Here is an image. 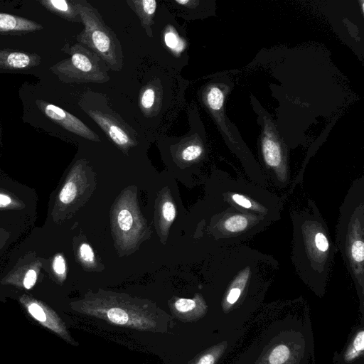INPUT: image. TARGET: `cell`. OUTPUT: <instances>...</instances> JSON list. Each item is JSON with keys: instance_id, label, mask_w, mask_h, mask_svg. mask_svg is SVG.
Returning <instances> with one entry per match:
<instances>
[{"instance_id": "obj_1", "label": "cell", "mask_w": 364, "mask_h": 364, "mask_svg": "<svg viewBox=\"0 0 364 364\" xmlns=\"http://www.w3.org/2000/svg\"><path fill=\"white\" fill-rule=\"evenodd\" d=\"M78 310L112 325L154 333L168 332L173 319L151 301L103 290L87 295Z\"/></svg>"}, {"instance_id": "obj_2", "label": "cell", "mask_w": 364, "mask_h": 364, "mask_svg": "<svg viewBox=\"0 0 364 364\" xmlns=\"http://www.w3.org/2000/svg\"><path fill=\"white\" fill-rule=\"evenodd\" d=\"M79 12L85 23V30L80 40L100 55L109 65L117 64L116 44L109 32L93 11L85 6H79Z\"/></svg>"}, {"instance_id": "obj_3", "label": "cell", "mask_w": 364, "mask_h": 364, "mask_svg": "<svg viewBox=\"0 0 364 364\" xmlns=\"http://www.w3.org/2000/svg\"><path fill=\"white\" fill-rule=\"evenodd\" d=\"M262 111L260 115L262 119L261 149L263 159L268 166L281 168L285 164L284 144L268 113Z\"/></svg>"}, {"instance_id": "obj_4", "label": "cell", "mask_w": 364, "mask_h": 364, "mask_svg": "<svg viewBox=\"0 0 364 364\" xmlns=\"http://www.w3.org/2000/svg\"><path fill=\"white\" fill-rule=\"evenodd\" d=\"M41 107L47 117L67 130L90 140H100L97 135L79 119L62 108L46 103H41Z\"/></svg>"}, {"instance_id": "obj_5", "label": "cell", "mask_w": 364, "mask_h": 364, "mask_svg": "<svg viewBox=\"0 0 364 364\" xmlns=\"http://www.w3.org/2000/svg\"><path fill=\"white\" fill-rule=\"evenodd\" d=\"M61 67L71 68L77 79L88 81L103 82L105 80V74L94 62V58L88 55L85 50H76L73 53L71 58L65 61Z\"/></svg>"}, {"instance_id": "obj_6", "label": "cell", "mask_w": 364, "mask_h": 364, "mask_svg": "<svg viewBox=\"0 0 364 364\" xmlns=\"http://www.w3.org/2000/svg\"><path fill=\"white\" fill-rule=\"evenodd\" d=\"M169 308L173 316L182 322L193 321L200 318L205 306L199 296L193 299L175 298L169 301Z\"/></svg>"}, {"instance_id": "obj_7", "label": "cell", "mask_w": 364, "mask_h": 364, "mask_svg": "<svg viewBox=\"0 0 364 364\" xmlns=\"http://www.w3.org/2000/svg\"><path fill=\"white\" fill-rule=\"evenodd\" d=\"M90 115L119 146L128 147L132 144L127 133L109 118L95 111L90 112Z\"/></svg>"}, {"instance_id": "obj_8", "label": "cell", "mask_w": 364, "mask_h": 364, "mask_svg": "<svg viewBox=\"0 0 364 364\" xmlns=\"http://www.w3.org/2000/svg\"><path fill=\"white\" fill-rule=\"evenodd\" d=\"M42 26L24 18L0 13V32H24L39 30Z\"/></svg>"}, {"instance_id": "obj_9", "label": "cell", "mask_w": 364, "mask_h": 364, "mask_svg": "<svg viewBox=\"0 0 364 364\" xmlns=\"http://www.w3.org/2000/svg\"><path fill=\"white\" fill-rule=\"evenodd\" d=\"M134 213V209L130 208L122 207L118 210L116 215L117 229L122 236L134 234V230L139 227V219Z\"/></svg>"}, {"instance_id": "obj_10", "label": "cell", "mask_w": 364, "mask_h": 364, "mask_svg": "<svg viewBox=\"0 0 364 364\" xmlns=\"http://www.w3.org/2000/svg\"><path fill=\"white\" fill-rule=\"evenodd\" d=\"M32 63V58L21 52H0V67L9 69H22Z\"/></svg>"}, {"instance_id": "obj_11", "label": "cell", "mask_w": 364, "mask_h": 364, "mask_svg": "<svg viewBox=\"0 0 364 364\" xmlns=\"http://www.w3.org/2000/svg\"><path fill=\"white\" fill-rule=\"evenodd\" d=\"M135 9L141 17L144 26L149 27L151 23V18L156 9V1L154 0H143L133 1Z\"/></svg>"}, {"instance_id": "obj_12", "label": "cell", "mask_w": 364, "mask_h": 364, "mask_svg": "<svg viewBox=\"0 0 364 364\" xmlns=\"http://www.w3.org/2000/svg\"><path fill=\"white\" fill-rule=\"evenodd\" d=\"M77 193V187L75 182L68 181L59 193V200L64 204H69L74 200Z\"/></svg>"}, {"instance_id": "obj_13", "label": "cell", "mask_w": 364, "mask_h": 364, "mask_svg": "<svg viewBox=\"0 0 364 364\" xmlns=\"http://www.w3.org/2000/svg\"><path fill=\"white\" fill-rule=\"evenodd\" d=\"M289 357V350L284 345H279L274 348L269 356L270 364H282Z\"/></svg>"}, {"instance_id": "obj_14", "label": "cell", "mask_w": 364, "mask_h": 364, "mask_svg": "<svg viewBox=\"0 0 364 364\" xmlns=\"http://www.w3.org/2000/svg\"><path fill=\"white\" fill-rule=\"evenodd\" d=\"M42 3L51 10L65 16H72L73 13L68 1L65 0H49L42 1Z\"/></svg>"}, {"instance_id": "obj_15", "label": "cell", "mask_w": 364, "mask_h": 364, "mask_svg": "<svg viewBox=\"0 0 364 364\" xmlns=\"http://www.w3.org/2000/svg\"><path fill=\"white\" fill-rule=\"evenodd\" d=\"M247 225V220L242 215H233L225 220L224 227L226 230L235 232L242 230Z\"/></svg>"}, {"instance_id": "obj_16", "label": "cell", "mask_w": 364, "mask_h": 364, "mask_svg": "<svg viewBox=\"0 0 364 364\" xmlns=\"http://www.w3.org/2000/svg\"><path fill=\"white\" fill-rule=\"evenodd\" d=\"M161 215L163 222L170 225L174 220L176 217V208L173 202L171 200H166L161 206Z\"/></svg>"}, {"instance_id": "obj_17", "label": "cell", "mask_w": 364, "mask_h": 364, "mask_svg": "<svg viewBox=\"0 0 364 364\" xmlns=\"http://www.w3.org/2000/svg\"><path fill=\"white\" fill-rule=\"evenodd\" d=\"M203 151V148L200 145L195 144H191L183 150L181 157L186 161H193L202 154Z\"/></svg>"}, {"instance_id": "obj_18", "label": "cell", "mask_w": 364, "mask_h": 364, "mask_svg": "<svg viewBox=\"0 0 364 364\" xmlns=\"http://www.w3.org/2000/svg\"><path fill=\"white\" fill-rule=\"evenodd\" d=\"M351 257L356 263L363 264L364 259V245L362 240L353 242L350 250Z\"/></svg>"}, {"instance_id": "obj_19", "label": "cell", "mask_w": 364, "mask_h": 364, "mask_svg": "<svg viewBox=\"0 0 364 364\" xmlns=\"http://www.w3.org/2000/svg\"><path fill=\"white\" fill-rule=\"evenodd\" d=\"M364 348V332L360 331L354 339L353 349L350 350L346 355L348 359H351L362 352Z\"/></svg>"}, {"instance_id": "obj_20", "label": "cell", "mask_w": 364, "mask_h": 364, "mask_svg": "<svg viewBox=\"0 0 364 364\" xmlns=\"http://www.w3.org/2000/svg\"><path fill=\"white\" fill-rule=\"evenodd\" d=\"M80 257L85 264H93L95 257L91 246L87 243H82L79 249Z\"/></svg>"}, {"instance_id": "obj_21", "label": "cell", "mask_w": 364, "mask_h": 364, "mask_svg": "<svg viewBox=\"0 0 364 364\" xmlns=\"http://www.w3.org/2000/svg\"><path fill=\"white\" fill-rule=\"evenodd\" d=\"M165 43L168 48L174 50H181L183 48L182 43L178 36L173 32L169 31L165 34Z\"/></svg>"}, {"instance_id": "obj_22", "label": "cell", "mask_w": 364, "mask_h": 364, "mask_svg": "<svg viewBox=\"0 0 364 364\" xmlns=\"http://www.w3.org/2000/svg\"><path fill=\"white\" fill-rule=\"evenodd\" d=\"M54 272L59 277H65L66 272V264L64 257L61 255L55 257L53 262Z\"/></svg>"}, {"instance_id": "obj_23", "label": "cell", "mask_w": 364, "mask_h": 364, "mask_svg": "<svg viewBox=\"0 0 364 364\" xmlns=\"http://www.w3.org/2000/svg\"><path fill=\"white\" fill-rule=\"evenodd\" d=\"M28 310L31 316L36 320L44 322L46 320V315L43 308L36 303H31L28 306Z\"/></svg>"}, {"instance_id": "obj_24", "label": "cell", "mask_w": 364, "mask_h": 364, "mask_svg": "<svg viewBox=\"0 0 364 364\" xmlns=\"http://www.w3.org/2000/svg\"><path fill=\"white\" fill-rule=\"evenodd\" d=\"M155 100V92L151 88L146 89L141 97V105L145 109L151 108Z\"/></svg>"}, {"instance_id": "obj_25", "label": "cell", "mask_w": 364, "mask_h": 364, "mask_svg": "<svg viewBox=\"0 0 364 364\" xmlns=\"http://www.w3.org/2000/svg\"><path fill=\"white\" fill-rule=\"evenodd\" d=\"M215 356L213 352L204 353L186 364H214Z\"/></svg>"}, {"instance_id": "obj_26", "label": "cell", "mask_w": 364, "mask_h": 364, "mask_svg": "<svg viewBox=\"0 0 364 364\" xmlns=\"http://www.w3.org/2000/svg\"><path fill=\"white\" fill-rule=\"evenodd\" d=\"M315 245L321 252H326L328 250L329 243L325 234L323 232H318L316 235Z\"/></svg>"}, {"instance_id": "obj_27", "label": "cell", "mask_w": 364, "mask_h": 364, "mask_svg": "<svg viewBox=\"0 0 364 364\" xmlns=\"http://www.w3.org/2000/svg\"><path fill=\"white\" fill-rule=\"evenodd\" d=\"M37 279V274L34 269H29L23 279V286L26 289H29L33 287Z\"/></svg>"}, {"instance_id": "obj_28", "label": "cell", "mask_w": 364, "mask_h": 364, "mask_svg": "<svg viewBox=\"0 0 364 364\" xmlns=\"http://www.w3.org/2000/svg\"><path fill=\"white\" fill-rule=\"evenodd\" d=\"M232 198L237 205L243 208H250L252 206L251 202L241 195L234 194L232 196Z\"/></svg>"}, {"instance_id": "obj_29", "label": "cell", "mask_w": 364, "mask_h": 364, "mask_svg": "<svg viewBox=\"0 0 364 364\" xmlns=\"http://www.w3.org/2000/svg\"><path fill=\"white\" fill-rule=\"evenodd\" d=\"M240 295V289L238 288H233L232 289L228 296H227V301L229 304H234L239 298Z\"/></svg>"}, {"instance_id": "obj_30", "label": "cell", "mask_w": 364, "mask_h": 364, "mask_svg": "<svg viewBox=\"0 0 364 364\" xmlns=\"http://www.w3.org/2000/svg\"><path fill=\"white\" fill-rule=\"evenodd\" d=\"M12 202L11 198L5 194L0 193V208L8 206Z\"/></svg>"}]
</instances>
